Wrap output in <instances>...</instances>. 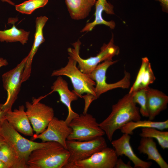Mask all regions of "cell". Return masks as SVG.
Instances as JSON below:
<instances>
[{
	"label": "cell",
	"instance_id": "15",
	"mask_svg": "<svg viewBox=\"0 0 168 168\" xmlns=\"http://www.w3.org/2000/svg\"><path fill=\"white\" fill-rule=\"evenodd\" d=\"M25 109V106L21 105L13 111H7L6 112L5 118L17 131L32 137L34 131Z\"/></svg>",
	"mask_w": 168,
	"mask_h": 168
},
{
	"label": "cell",
	"instance_id": "16",
	"mask_svg": "<svg viewBox=\"0 0 168 168\" xmlns=\"http://www.w3.org/2000/svg\"><path fill=\"white\" fill-rule=\"evenodd\" d=\"M48 19V18L44 16L38 17L36 19V29L34 41L31 50L27 55L28 58L22 75V83L26 81L30 77L34 57L40 45L44 41L43 30Z\"/></svg>",
	"mask_w": 168,
	"mask_h": 168
},
{
	"label": "cell",
	"instance_id": "25",
	"mask_svg": "<svg viewBox=\"0 0 168 168\" xmlns=\"http://www.w3.org/2000/svg\"><path fill=\"white\" fill-rule=\"evenodd\" d=\"M49 0H29L16 5V10L18 12L26 14H30L35 9L44 7Z\"/></svg>",
	"mask_w": 168,
	"mask_h": 168
},
{
	"label": "cell",
	"instance_id": "33",
	"mask_svg": "<svg viewBox=\"0 0 168 168\" xmlns=\"http://www.w3.org/2000/svg\"><path fill=\"white\" fill-rule=\"evenodd\" d=\"M6 143L4 138L0 135V148L3 145Z\"/></svg>",
	"mask_w": 168,
	"mask_h": 168
},
{
	"label": "cell",
	"instance_id": "8",
	"mask_svg": "<svg viewBox=\"0 0 168 168\" xmlns=\"http://www.w3.org/2000/svg\"><path fill=\"white\" fill-rule=\"evenodd\" d=\"M118 60H106L99 63L89 75L96 83L94 91L97 98L110 90L117 88L128 89L130 85L131 75L125 70L124 77L116 82L109 84L106 82V74L108 69L111 66L116 63Z\"/></svg>",
	"mask_w": 168,
	"mask_h": 168
},
{
	"label": "cell",
	"instance_id": "12",
	"mask_svg": "<svg viewBox=\"0 0 168 168\" xmlns=\"http://www.w3.org/2000/svg\"><path fill=\"white\" fill-rule=\"evenodd\" d=\"M118 159L114 149L107 147L89 158L76 162L72 168H114Z\"/></svg>",
	"mask_w": 168,
	"mask_h": 168
},
{
	"label": "cell",
	"instance_id": "30",
	"mask_svg": "<svg viewBox=\"0 0 168 168\" xmlns=\"http://www.w3.org/2000/svg\"><path fill=\"white\" fill-rule=\"evenodd\" d=\"M155 0L160 2L163 11L167 13L168 11V0Z\"/></svg>",
	"mask_w": 168,
	"mask_h": 168
},
{
	"label": "cell",
	"instance_id": "32",
	"mask_svg": "<svg viewBox=\"0 0 168 168\" xmlns=\"http://www.w3.org/2000/svg\"><path fill=\"white\" fill-rule=\"evenodd\" d=\"M8 64L7 60L2 58H0V68L7 65Z\"/></svg>",
	"mask_w": 168,
	"mask_h": 168
},
{
	"label": "cell",
	"instance_id": "2",
	"mask_svg": "<svg viewBox=\"0 0 168 168\" xmlns=\"http://www.w3.org/2000/svg\"><path fill=\"white\" fill-rule=\"evenodd\" d=\"M68 61L64 67L55 70L51 76H65L70 78L72 84V91L78 97L83 98L85 101V106L83 113L87 111L92 102L97 99L95 91V82L89 75L83 73L77 67L76 61L71 56L68 57Z\"/></svg>",
	"mask_w": 168,
	"mask_h": 168
},
{
	"label": "cell",
	"instance_id": "6",
	"mask_svg": "<svg viewBox=\"0 0 168 168\" xmlns=\"http://www.w3.org/2000/svg\"><path fill=\"white\" fill-rule=\"evenodd\" d=\"M68 125L72 131L67 140L88 141L105 134L100 127L96 118L87 113L74 118Z\"/></svg>",
	"mask_w": 168,
	"mask_h": 168
},
{
	"label": "cell",
	"instance_id": "20",
	"mask_svg": "<svg viewBox=\"0 0 168 168\" xmlns=\"http://www.w3.org/2000/svg\"><path fill=\"white\" fill-rule=\"evenodd\" d=\"M141 138L140 145L137 148L139 152L146 154L147 160L155 161L160 168H168V164L158 151L154 139L148 137Z\"/></svg>",
	"mask_w": 168,
	"mask_h": 168
},
{
	"label": "cell",
	"instance_id": "23",
	"mask_svg": "<svg viewBox=\"0 0 168 168\" xmlns=\"http://www.w3.org/2000/svg\"><path fill=\"white\" fill-rule=\"evenodd\" d=\"M30 32L18 29L13 24L12 27L4 30H0V41L7 42H20L23 45L27 43Z\"/></svg>",
	"mask_w": 168,
	"mask_h": 168
},
{
	"label": "cell",
	"instance_id": "3",
	"mask_svg": "<svg viewBox=\"0 0 168 168\" xmlns=\"http://www.w3.org/2000/svg\"><path fill=\"white\" fill-rule=\"evenodd\" d=\"M69 156L66 149L54 142L32 152L26 163L28 168H64Z\"/></svg>",
	"mask_w": 168,
	"mask_h": 168
},
{
	"label": "cell",
	"instance_id": "22",
	"mask_svg": "<svg viewBox=\"0 0 168 168\" xmlns=\"http://www.w3.org/2000/svg\"><path fill=\"white\" fill-rule=\"evenodd\" d=\"M152 128L163 130L168 128V120L163 121H154L150 120L131 121L122 126L120 129L123 133L133 135V131L138 128Z\"/></svg>",
	"mask_w": 168,
	"mask_h": 168
},
{
	"label": "cell",
	"instance_id": "28",
	"mask_svg": "<svg viewBox=\"0 0 168 168\" xmlns=\"http://www.w3.org/2000/svg\"><path fill=\"white\" fill-rule=\"evenodd\" d=\"M155 80L156 77L149 62L146 67L139 89L149 87V85L153 83Z\"/></svg>",
	"mask_w": 168,
	"mask_h": 168
},
{
	"label": "cell",
	"instance_id": "5",
	"mask_svg": "<svg viewBox=\"0 0 168 168\" xmlns=\"http://www.w3.org/2000/svg\"><path fill=\"white\" fill-rule=\"evenodd\" d=\"M0 135L18 156L26 162L33 151L48 146L54 142H39L26 138L15 130L5 119L0 124Z\"/></svg>",
	"mask_w": 168,
	"mask_h": 168
},
{
	"label": "cell",
	"instance_id": "13",
	"mask_svg": "<svg viewBox=\"0 0 168 168\" xmlns=\"http://www.w3.org/2000/svg\"><path fill=\"white\" fill-rule=\"evenodd\" d=\"M130 135L124 133L119 138L111 142L117 156L124 155L127 157L133 162L134 168H150L151 162L142 160L134 153L130 144Z\"/></svg>",
	"mask_w": 168,
	"mask_h": 168
},
{
	"label": "cell",
	"instance_id": "9",
	"mask_svg": "<svg viewBox=\"0 0 168 168\" xmlns=\"http://www.w3.org/2000/svg\"><path fill=\"white\" fill-rule=\"evenodd\" d=\"M44 97L33 98L31 103L29 101L25 103L26 112L36 135L44 131L54 117L53 108L40 102Z\"/></svg>",
	"mask_w": 168,
	"mask_h": 168
},
{
	"label": "cell",
	"instance_id": "21",
	"mask_svg": "<svg viewBox=\"0 0 168 168\" xmlns=\"http://www.w3.org/2000/svg\"><path fill=\"white\" fill-rule=\"evenodd\" d=\"M0 160L8 168H28L26 161L21 158L6 143L0 148Z\"/></svg>",
	"mask_w": 168,
	"mask_h": 168
},
{
	"label": "cell",
	"instance_id": "10",
	"mask_svg": "<svg viewBox=\"0 0 168 168\" xmlns=\"http://www.w3.org/2000/svg\"><path fill=\"white\" fill-rule=\"evenodd\" d=\"M28 58L27 56L12 69L4 73L2 76L3 86L7 92L6 101L2 104L6 111L12 110V105L17 100L20 91L22 75Z\"/></svg>",
	"mask_w": 168,
	"mask_h": 168
},
{
	"label": "cell",
	"instance_id": "34",
	"mask_svg": "<svg viewBox=\"0 0 168 168\" xmlns=\"http://www.w3.org/2000/svg\"><path fill=\"white\" fill-rule=\"evenodd\" d=\"M0 168H8L7 166L0 160Z\"/></svg>",
	"mask_w": 168,
	"mask_h": 168
},
{
	"label": "cell",
	"instance_id": "19",
	"mask_svg": "<svg viewBox=\"0 0 168 168\" xmlns=\"http://www.w3.org/2000/svg\"><path fill=\"white\" fill-rule=\"evenodd\" d=\"M65 2L71 18L80 20L88 16L96 0H65Z\"/></svg>",
	"mask_w": 168,
	"mask_h": 168
},
{
	"label": "cell",
	"instance_id": "18",
	"mask_svg": "<svg viewBox=\"0 0 168 168\" xmlns=\"http://www.w3.org/2000/svg\"><path fill=\"white\" fill-rule=\"evenodd\" d=\"M95 4V19L93 21L86 23L81 30V32L91 31L95 26L100 25H105L111 29H113L115 27V23L114 21H105L102 16L104 11L108 14H114L113 6L108 2L107 0H97Z\"/></svg>",
	"mask_w": 168,
	"mask_h": 168
},
{
	"label": "cell",
	"instance_id": "27",
	"mask_svg": "<svg viewBox=\"0 0 168 168\" xmlns=\"http://www.w3.org/2000/svg\"><path fill=\"white\" fill-rule=\"evenodd\" d=\"M148 58L147 57L142 58V63L135 81L130 88L129 93L132 94L139 89L146 66L149 62Z\"/></svg>",
	"mask_w": 168,
	"mask_h": 168
},
{
	"label": "cell",
	"instance_id": "24",
	"mask_svg": "<svg viewBox=\"0 0 168 168\" xmlns=\"http://www.w3.org/2000/svg\"><path fill=\"white\" fill-rule=\"evenodd\" d=\"M139 135L141 137L156 139L163 149L168 148V132L152 128H142Z\"/></svg>",
	"mask_w": 168,
	"mask_h": 168
},
{
	"label": "cell",
	"instance_id": "4",
	"mask_svg": "<svg viewBox=\"0 0 168 168\" xmlns=\"http://www.w3.org/2000/svg\"><path fill=\"white\" fill-rule=\"evenodd\" d=\"M81 44L79 40L72 44L73 48L68 49L69 56L72 57L78 64L79 69L83 73L89 75L101 62L112 60V58L118 55L120 52L119 47L114 43V36L107 44H104L100 48V52L94 57H91L86 59L80 56V50Z\"/></svg>",
	"mask_w": 168,
	"mask_h": 168
},
{
	"label": "cell",
	"instance_id": "11",
	"mask_svg": "<svg viewBox=\"0 0 168 168\" xmlns=\"http://www.w3.org/2000/svg\"><path fill=\"white\" fill-rule=\"evenodd\" d=\"M72 131L65 120L54 116L44 131L38 135L34 134L31 139L33 141L39 139L43 142H55L67 149L66 141Z\"/></svg>",
	"mask_w": 168,
	"mask_h": 168
},
{
	"label": "cell",
	"instance_id": "17",
	"mask_svg": "<svg viewBox=\"0 0 168 168\" xmlns=\"http://www.w3.org/2000/svg\"><path fill=\"white\" fill-rule=\"evenodd\" d=\"M147 108L149 119L153 120L167 108L168 96L162 92L149 87L146 92Z\"/></svg>",
	"mask_w": 168,
	"mask_h": 168
},
{
	"label": "cell",
	"instance_id": "1",
	"mask_svg": "<svg viewBox=\"0 0 168 168\" xmlns=\"http://www.w3.org/2000/svg\"><path fill=\"white\" fill-rule=\"evenodd\" d=\"M136 105L132 94L128 93L112 106L110 114L99 124L110 142L116 131L129 122L141 119L139 108Z\"/></svg>",
	"mask_w": 168,
	"mask_h": 168
},
{
	"label": "cell",
	"instance_id": "29",
	"mask_svg": "<svg viewBox=\"0 0 168 168\" xmlns=\"http://www.w3.org/2000/svg\"><path fill=\"white\" fill-rule=\"evenodd\" d=\"M115 168H133L131 166L130 161H129L127 163H125L120 158L118 159L115 166Z\"/></svg>",
	"mask_w": 168,
	"mask_h": 168
},
{
	"label": "cell",
	"instance_id": "35",
	"mask_svg": "<svg viewBox=\"0 0 168 168\" xmlns=\"http://www.w3.org/2000/svg\"><path fill=\"white\" fill-rule=\"evenodd\" d=\"M1 0L3 2H7L11 5H14V3H13L10 0Z\"/></svg>",
	"mask_w": 168,
	"mask_h": 168
},
{
	"label": "cell",
	"instance_id": "26",
	"mask_svg": "<svg viewBox=\"0 0 168 168\" xmlns=\"http://www.w3.org/2000/svg\"><path fill=\"white\" fill-rule=\"evenodd\" d=\"M148 88H142L132 93L133 102L139 104L140 114L142 116L148 117V114L147 108L146 92Z\"/></svg>",
	"mask_w": 168,
	"mask_h": 168
},
{
	"label": "cell",
	"instance_id": "14",
	"mask_svg": "<svg viewBox=\"0 0 168 168\" xmlns=\"http://www.w3.org/2000/svg\"><path fill=\"white\" fill-rule=\"evenodd\" d=\"M51 88L52 91L50 93L57 92L60 96V101L68 108V114L65 121L68 125L73 119L79 115L72 110L71 107L72 101L77 100L78 96L73 91L69 90L67 82L61 76H58Z\"/></svg>",
	"mask_w": 168,
	"mask_h": 168
},
{
	"label": "cell",
	"instance_id": "31",
	"mask_svg": "<svg viewBox=\"0 0 168 168\" xmlns=\"http://www.w3.org/2000/svg\"><path fill=\"white\" fill-rule=\"evenodd\" d=\"M6 111L2 108V104H0V124L5 118Z\"/></svg>",
	"mask_w": 168,
	"mask_h": 168
},
{
	"label": "cell",
	"instance_id": "7",
	"mask_svg": "<svg viewBox=\"0 0 168 168\" xmlns=\"http://www.w3.org/2000/svg\"><path fill=\"white\" fill-rule=\"evenodd\" d=\"M107 147L103 136L86 141L67 140V149L69 156L64 168H72L76 162L86 159Z\"/></svg>",
	"mask_w": 168,
	"mask_h": 168
}]
</instances>
